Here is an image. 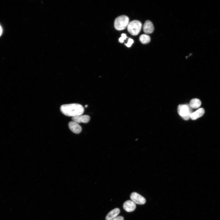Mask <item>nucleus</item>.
I'll return each mask as SVG.
<instances>
[{"mask_svg":"<svg viewBox=\"0 0 220 220\" xmlns=\"http://www.w3.org/2000/svg\"><path fill=\"white\" fill-rule=\"evenodd\" d=\"M60 110L64 115L72 117L82 115L84 112L83 106L77 103L63 105L61 106Z\"/></svg>","mask_w":220,"mask_h":220,"instance_id":"f257e3e1","label":"nucleus"},{"mask_svg":"<svg viewBox=\"0 0 220 220\" xmlns=\"http://www.w3.org/2000/svg\"><path fill=\"white\" fill-rule=\"evenodd\" d=\"M142 24L138 20H134L129 22L127 26L128 32L131 35L137 36L140 32L142 28Z\"/></svg>","mask_w":220,"mask_h":220,"instance_id":"f03ea898","label":"nucleus"},{"mask_svg":"<svg viewBox=\"0 0 220 220\" xmlns=\"http://www.w3.org/2000/svg\"><path fill=\"white\" fill-rule=\"evenodd\" d=\"M129 18L125 15H122L115 20L114 26L115 29L119 31L125 29L129 23Z\"/></svg>","mask_w":220,"mask_h":220,"instance_id":"7ed1b4c3","label":"nucleus"},{"mask_svg":"<svg viewBox=\"0 0 220 220\" xmlns=\"http://www.w3.org/2000/svg\"><path fill=\"white\" fill-rule=\"evenodd\" d=\"M179 114L185 120H189L192 112V109L190 105L181 104L178 107Z\"/></svg>","mask_w":220,"mask_h":220,"instance_id":"20e7f679","label":"nucleus"},{"mask_svg":"<svg viewBox=\"0 0 220 220\" xmlns=\"http://www.w3.org/2000/svg\"><path fill=\"white\" fill-rule=\"evenodd\" d=\"M130 198L132 201H133L135 204L138 205H144L146 202V200L144 197L137 193L135 192L131 193Z\"/></svg>","mask_w":220,"mask_h":220,"instance_id":"39448f33","label":"nucleus"},{"mask_svg":"<svg viewBox=\"0 0 220 220\" xmlns=\"http://www.w3.org/2000/svg\"><path fill=\"white\" fill-rule=\"evenodd\" d=\"M69 127L70 129L73 133L78 134L80 133L82 128L79 124L74 121H70L69 123Z\"/></svg>","mask_w":220,"mask_h":220,"instance_id":"423d86ee","label":"nucleus"},{"mask_svg":"<svg viewBox=\"0 0 220 220\" xmlns=\"http://www.w3.org/2000/svg\"><path fill=\"white\" fill-rule=\"evenodd\" d=\"M123 207L125 211L127 212H131L135 210L136 205L133 201L128 200L124 203Z\"/></svg>","mask_w":220,"mask_h":220,"instance_id":"0eeeda50","label":"nucleus"},{"mask_svg":"<svg viewBox=\"0 0 220 220\" xmlns=\"http://www.w3.org/2000/svg\"><path fill=\"white\" fill-rule=\"evenodd\" d=\"M73 121L78 123H87L90 121V117L88 115H81L75 117H72Z\"/></svg>","mask_w":220,"mask_h":220,"instance_id":"6e6552de","label":"nucleus"},{"mask_svg":"<svg viewBox=\"0 0 220 220\" xmlns=\"http://www.w3.org/2000/svg\"><path fill=\"white\" fill-rule=\"evenodd\" d=\"M154 30V26L152 22L149 20L146 21L143 26L144 32L146 34H151Z\"/></svg>","mask_w":220,"mask_h":220,"instance_id":"1a4fd4ad","label":"nucleus"},{"mask_svg":"<svg viewBox=\"0 0 220 220\" xmlns=\"http://www.w3.org/2000/svg\"><path fill=\"white\" fill-rule=\"evenodd\" d=\"M204 109L200 108L195 112L192 113L190 115V118L193 120H194L203 116L205 114Z\"/></svg>","mask_w":220,"mask_h":220,"instance_id":"9d476101","label":"nucleus"},{"mask_svg":"<svg viewBox=\"0 0 220 220\" xmlns=\"http://www.w3.org/2000/svg\"><path fill=\"white\" fill-rule=\"evenodd\" d=\"M120 212V209L119 208H115L110 212L106 215V220H112L117 216Z\"/></svg>","mask_w":220,"mask_h":220,"instance_id":"9b49d317","label":"nucleus"},{"mask_svg":"<svg viewBox=\"0 0 220 220\" xmlns=\"http://www.w3.org/2000/svg\"><path fill=\"white\" fill-rule=\"evenodd\" d=\"M189 105L192 108H197L201 106V102L199 99H193L190 100Z\"/></svg>","mask_w":220,"mask_h":220,"instance_id":"f8f14e48","label":"nucleus"},{"mask_svg":"<svg viewBox=\"0 0 220 220\" xmlns=\"http://www.w3.org/2000/svg\"><path fill=\"white\" fill-rule=\"evenodd\" d=\"M150 37L146 34H143L140 38V40L142 43L146 44L149 43L150 41Z\"/></svg>","mask_w":220,"mask_h":220,"instance_id":"ddd939ff","label":"nucleus"},{"mask_svg":"<svg viewBox=\"0 0 220 220\" xmlns=\"http://www.w3.org/2000/svg\"><path fill=\"white\" fill-rule=\"evenodd\" d=\"M134 42V40L133 39L129 38L128 39L127 43L125 44V45L127 47H131L132 44Z\"/></svg>","mask_w":220,"mask_h":220,"instance_id":"4468645a","label":"nucleus"},{"mask_svg":"<svg viewBox=\"0 0 220 220\" xmlns=\"http://www.w3.org/2000/svg\"><path fill=\"white\" fill-rule=\"evenodd\" d=\"M127 36L126 34L123 33L121 34V36L119 39V42L121 43H123L124 40L126 39Z\"/></svg>","mask_w":220,"mask_h":220,"instance_id":"2eb2a0df","label":"nucleus"},{"mask_svg":"<svg viewBox=\"0 0 220 220\" xmlns=\"http://www.w3.org/2000/svg\"><path fill=\"white\" fill-rule=\"evenodd\" d=\"M124 218L122 216H118L112 220H124Z\"/></svg>","mask_w":220,"mask_h":220,"instance_id":"dca6fc26","label":"nucleus"},{"mask_svg":"<svg viewBox=\"0 0 220 220\" xmlns=\"http://www.w3.org/2000/svg\"><path fill=\"white\" fill-rule=\"evenodd\" d=\"M2 29L1 26H0V36H1V35H2Z\"/></svg>","mask_w":220,"mask_h":220,"instance_id":"f3484780","label":"nucleus"},{"mask_svg":"<svg viewBox=\"0 0 220 220\" xmlns=\"http://www.w3.org/2000/svg\"><path fill=\"white\" fill-rule=\"evenodd\" d=\"M88 106V105H85V108H87Z\"/></svg>","mask_w":220,"mask_h":220,"instance_id":"a211bd4d","label":"nucleus"}]
</instances>
